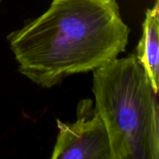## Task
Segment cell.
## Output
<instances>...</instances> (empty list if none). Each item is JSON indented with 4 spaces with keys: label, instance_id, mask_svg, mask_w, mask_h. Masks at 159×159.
Wrapping results in <instances>:
<instances>
[{
    "label": "cell",
    "instance_id": "obj_1",
    "mask_svg": "<svg viewBox=\"0 0 159 159\" xmlns=\"http://www.w3.org/2000/svg\"><path fill=\"white\" fill-rule=\"evenodd\" d=\"M130 32L116 0H52L7 40L19 72L51 89L118 57L126 51Z\"/></svg>",
    "mask_w": 159,
    "mask_h": 159
},
{
    "label": "cell",
    "instance_id": "obj_2",
    "mask_svg": "<svg viewBox=\"0 0 159 159\" xmlns=\"http://www.w3.org/2000/svg\"><path fill=\"white\" fill-rule=\"evenodd\" d=\"M96 111L108 133L112 159H159V106L135 54L93 71Z\"/></svg>",
    "mask_w": 159,
    "mask_h": 159
},
{
    "label": "cell",
    "instance_id": "obj_3",
    "mask_svg": "<svg viewBox=\"0 0 159 159\" xmlns=\"http://www.w3.org/2000/svg\"><path fill=\"white\" fill-rule=\"evenodd\" d=\"M93 103L82 99L71 124L56 120L58 134L51 159H112L107 128Z\"/></svg>",
    "mask_w": 159,
    "mask_h": 159
},
{
    "label": "cell",
    "instance_id": "obj_4",
    "mask_svg": "<svg viewBox=\"0 0 159 159\" xmlns=\"http://www.w3.org/2000/svg\"><path fill=\"white\" fill-rule=\"evenodd\" d=\"M142 37L136 48L138 61L156 94L159 90V0L145 11Z\"/></svg>",
    "mask_w": 159,
    "mask_h": 159
},
{
    "label": "cell",
    "instance_id": "obj_5",
    "mask_svg": "<svg viewBox=\"0 0 159 159\" xmlns=\"http://www.w3.org/2000/svg\"><path fill=\"white\" fill-rule=\"evenodd\" d=\"M0 3H1V0H0Z\"/></svg>",
    "mask_w": 159,
    "mask_h": 159
}]
</instances>
